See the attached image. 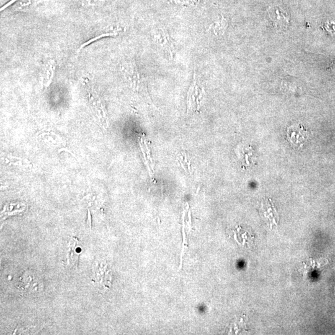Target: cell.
Wrapping results in <instances>:
<instances>
[{
  "label": "cell",
  "mask_w": 335,
  "mask_h": 335,
  "mask_svg": "<svg viewBox=\"0 0 335 335\" xmlns=\"http://www.w3.org/2000/svg\"><path fill=\"white\" fill-rule=\"evenodd\" d=\"M308 132L301 124L295 125L287 129V136L289 141L295 146H302L308 138Z\"/></svg>",
  "instance_id": "obj_1"
},
{
  "label": "cell",
  "mask_w": 335,
  "mask_h": 335,
  "mask_svg": "<svg viewBox=\"0 0 335 335\" xmlns=\"http://www.w3.org/2000/svg\"><path fill=\"white\" fill-rule=\"evenodd\" d=\"M79 243L78 239H72L69 244V251L68 254V263L69 264L74 265L78 264L79 257L80 255Z\"/></svg>",
  "instance_id": "obj_2"
},
{
  "label": "cell",
  "mask_w": 335,
  "mask_h": 335,
  "mask_svg": "<svg viewBox=\"0 0 335 335\" xmlns=\"http://www.w3.org/2000/svg\"><path fill=\"white\" fill-rule=\"evenodd\" d=\"M158 38L159 39V41L161 42L162 46L164 47V48L166 49L168 53L170 55V56L172 58L174 53L173 46H172V43L171 39L169 38L168 34L167 33L166 31H164V30L162 29L161 32H160Z\"/></svg>",
  "instance_id": "obj_3"
},
{
  "label": "cell",
  "mask_w": 335,
  "mask_h": 335,
  "mask_svg": "<svg viewBox=\"0 0 335 335\" xmlns=\"http://www.w3.org/2000/svg\"><path fill=\"white\" fill-rule=\"evenodd\" d=\"M114 35H116V34L109 33V34H104L100 35L99 36L95 37V38H94V39H92L91 40H89V41L87 42H85V43L83 45H82V46L81 47V48H80L79 51H81V50L82 48H84V47L87 46V45L91 44L92 42H94L95 41H96V40L101 39V38H102V37H103L111 36H114Z\"/></svg>",
  "instance_id": "obj_4"
},
{
  "label": "cell",
  "mask_w": 335,
  "mask_h": 335,
  "mask_svg": "<svg viewBox=\"0 0 335 335\" xmlns=\"http://www.w3.org/2000/svg\"><path fill=\"white\" fill-rule=\"evenodd\" d=\"M140 146H141V150H142V153H143L144 158V160H145V162H146V166L147 167V169H148V170H149L150 176H151V177H152L151 170V169H150V168H149V165H148V161H147L146 154H145V152H144V149H143V147H142V145L141 144H140Z\"/></svg>",
  "instance_id": "obj_5"
},
{
  "label": "cell",
  "mask_w": 335,
  "mask_h": 335,
  "mask_svg": "<svg viewBox=\"0 0 335 335\" xmlns=\"http://www.w3.org/2000/svg\"><path fill=\"white\" fill-rule=\"evenodd\" d=\"M17 0H11L9 2H7V4L4 5L1 8V11H3L5 9L7 8V7L11 6L12 4H14V2H16Z\"/></svg>",
  "instance_id": "obj_6"
},
{
  "label": "cell",
  "mask_w": 335,
  "mask_h": 335,
  "mask_svg": "<svg viewBox=\"0 0 335 335\" xmlns=\"http://www.w3.org/2000/svg\"><path fill=\"white\" fill-rule=\"evenodd\" d=\"M179 163H180V164H181V166H182V168H183V169L185 170V171H186V168H185V167H184V166H183V164H182L181 161H180V162H179Z\"/></svg>",
  "instance_id": "obj_7"
},
{
  "label": "cell",
  "mask_w": 335,
  "mask_h": 335,
  "mask_svg": "<svg viewBox=\"0 0 335 335\" xmlns=\"http://www.w3.org/2000/svg\"><path fill=\"white\" fill-rule=\"evenodd\" d=\"M187 165H188V168H189V171H191V168H190V162H189V163H187Z\"/></svg>",
  "instance_id": "obj_8"
},
{
  "label": "cell",
  "mask_w": 335,
  "mask_h": 335,
  "mask_svg": "<svg viewBox=\"0 0 335 335\" xmlns=\"http://www.w3.org/2000/svg\"><path fill=\"white\" fill-rule=\"evenodd\" d=\"M186 158H187V156H185V162H186V164H187V161Z\"/></svg>",
  "instance_id": "obj_9"
}]
</instances>
